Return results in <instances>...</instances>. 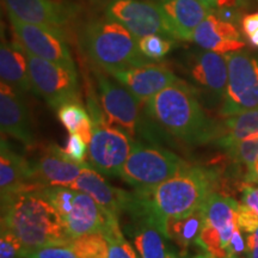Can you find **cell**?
<instances>
[{
    "label": "cell",
    "mask_w": 258,
    "mask_h": 258,
    "mask_svg": "<svg viewBox=\"0 0 258 258\" xmlns=\"http://www.w3.org/2000/svg\"><path fill=\"white\" fill-rule=\"evenodd\" d=\"M192 42L200 48L215 53L225 54L239 51L245 47V42L237 27L231 22H226L213 12L196 28Z\"/></svg>",
    "instance_id": "44dd1931"
},
{
    "label": "cell",
    "mask_w": 258,
    "mask_h": 258,
    "mask_svg": "<svg viewBox=\"0 0 258 258\" xmlns=\"http://www.w3.org/2000/svg\"><path fill=\"white\" fill-rule=\"evenodd\" d=\"M79 42L86 56L109 74L152 63L141 53L138 38L127 28L106 16L84 25Z\"/></svg>",
    "instance_id": "277c9868"
},
{
    "label": "cell",
    "mask_w": 258,
    "mask_h": 258,
    "mask_svg": "<svg viewBox=\"0 0 258 258\" xmlns=\"http://www.w3.org/2000/svg\"><path fill=\"white\" fill-rule=\"evenodd\" d=\"M247 245L246 241L244 240L243 235H241V230L239 227L235 228V231L232 234V238L228 244V252H230L232 258H239L241 254L246 253Z\"/></svg>",
    "instance_id": "8d00e7d4"
},
{
    "label": "cell",
    "mask_w": 258,
    "mask_h": 258,
    "mask_svg": "<svg viewBox=\"0 0 258 258\" xmlns=\"http://www.w3.org/2000/svg\"><path fill=\"white\" fill-rule=\"evenodd\" d=\"M245 258H258V245L253 246L252 249H249L245 253Z\"/></svg>",
    "instance_id": "7bdbcfd3"
},
{
    "label": "cell",
    "mask_w": 258,
    "mask_h": 258,
    "mask_svg": "<svg viewBox=\"0 0 258 258\" xmlns=\"http://www.w3.org/2000/svg\"><path fill=\"white\" fill-rule=\"evenodd\" d=\"M247 38H249V41L251 42V43L253 44L254 47H257V48H258V30H257V31H254L253 34H252V35H250V36L247 37Z\"/></svg>",
    "instance_id": "ee69618b"
},
{
    "label": "cell",
    "mask_w": 258,
    "mask_h": 258,
    "mask_svg": "<svg viewBox=\"0 0 258 258\" xmlns=\"http://www.w3.org/2000/svg\"><path fill=\"white\" fill-rule=\"evenodd\" d=\"M182 258H186V257H182ZM190 258H215V257H213L212 254L205 252L202 254H198V256H194V257H190Z\"/></svg>",
    "instance_id": "f6af8a7d"
},
{
    "label": "cell",
    "mask_w": 258,
    "mask_h": 258,
    "mask_svg": "<svg viewBox=\"0 0 258 258\" xmlns=\"http://www.w3.org/2000/svg\"><path fill=\"white\" fill-rule=\"evenodd\" d=\"M226 151L237 163L249 167L258 158V137H250L238 141L226 148Z\"/></svg>",
    "instance_id": "1f68e13d"
},
{
    "label": "cell",
    "mask_w": 258,
    "mask_h": 258,
    "mask_svg": "<svg viewBox=\"0 0 258 258\" xmlns=\"http://www.w3.org/2000/svg\"><path fill=\"white\" fill-rule=\"evenodd\" d=\"M23 258H78L69 245H53L38 247L34 250H24Z\"/></svg>",
    "instance_id": "836d02e7"
},
{
    "label": "cell",
    "mask_w": 258,
    "mask_h": 258,
    "mask_svg": "<svg viewBox=\"0 0 258 258\" xmlns=\"http://www.w3.org/2000/svg\"><path fill=\"white\" fill-rule=\"evenodd\" d=\"M105 16L127 28L138 40L150 35L173 38L159 3L150 0H110Z\"/></svg>",
    "instance_id": "8fae6325"
},
{
    "label": "cell",
    "mask_w": 258,
    "mask_h": 258,
    "mask_svg": "<svg viewBox=\"0 0 258 258\" xmlns=\"http://www.w3.org/2000/svg\"><path fill=\"white\" fill-rule=\"evenodd\" d=\"M189 78L213 103L225 97L228 82V64L226 56L215 51L196 49L186 56Z\"/></svg>",
    "instance_id": "4fadbf2b"
},
{
    "label": "cell",
    "mask_w": 258,
    "mask_h": 258,
    "mask_svg": "<svg viewBox=\"0 0 258 258\" xmlns=\"http://www.w3.org/2000/svg\"><path fill=\"white\" fill-rule=\"evenodd\" d=\"M239 203L233 199L213 191L203 205L205 225L196 245L215 258H231L228 244L238 227Z\"/></svg>",
    "instance_id": "30bf717a"
},
{
    "label": "cell",
    "mask_w": 258,
    "mask_h": 258,
    "mask_svg": "<svg viewBox=\"0 0 258 258\" xmlns=\"http://www.w3.org/2000/svg\"><path fill=\"white\" fill-rule=\"evenodd\" d=\"M0 188L2 196L25 190L43 189L35 183L31 161L16 152L4 137L0 147Z\"/></svg>",
    "instance_id": "7402d4cb"
},
{
    "label": "cell",
    "mask_w": 258,
    "mask_h": 258,
    "mask_svg": "<svg viewBox=\"0 0 258 258\" xmlns=\"http://www.w3.org/2000/svg\"><path fill=\"white\" fill-rule=\"evenodd\" d=\"M141 53L151 61L164 59L173 48V38L163 35H150L139 40Z\"/></svg>",
    "instance_id": "f1b7e54d"
},
{
    "label": "cell",
    "mask_w": 258,
    "mask_h": 258,
    "mask_svg": "<svg viewBox=\"0 0 258 258\" xmlns=\"http://www.w3.org/2000/svg\"><path fill=\"white\" fill-rule=\"evenodd\" d=\"M250 137H258V109L228 116L217 143L226 150L238 141Z\"/></svg>",
    "instance_id": "484cf974"
},
{
    "label": "cell",
    "mask_w": 258,
    "mask_h": 258,
    "mask_svg": "<svg viewBox=\"0 0 258 258\" xmlns=\"http://www.w3.org/2000/svg\"><path fill=\"white\" fill-rule=\"evenodd\" d=\"M246 180L251 183H258V158L252 165L247 167Z\"/></svg>",
    "instance_id": "60d3db41"
},
{
    "label": "cell",
    "mask_w": 258,
    "mask_h": 258,
    "mask_svg": "<svg viewBox=\"0 0 258 258\" xmlns=\"http://www.w3.org/2000/svg\"><path fill=\"white\" fill-rule=\"evenodd\" d=\"M237 224L241 232L251 234L257 230L258 227V217L252 209L247 207L244 203H239L237 212Z\"/></svg>",
    "instance_id": "d590c367"
},
{
    "label": "cell",
    "mask_w": 258,
    "mask_h": 258,
    "mask_svg": "<svg viewBox=\"0 0 258 258\" xmlns=\"http://www.w3.org/2000/svg\"><path fill=\"white\" fill-rule=\"evenodd\" d=\"M69 246L78 258H108L109 244L102 233H88L73 238Z\"/></svg>",
    "instance_id": "83f0119b"
},
{
    "label": "cell",
    "mask_w": 258,
    "mask_h": 258,
    "mask_svg": "<svg viewBox=\"0 0 258 258\" xmlns=\"http://www.w3.org/2000/svg\"><path fill=\"white\" fill-rule=\"evenodd\" d=\"M241 201L244 205L252 209L258 217V188L251 185H245L241 191Z\"/></svg>",
    "instance_id": "74e56055"
},
{
    "label": "cell",
    "mask_w": 258,
    "mask_h": 258,
    "mask_svg": "<svg viewBox=\"0 0 258 258\" xmlns=\"http://www.w3.org/2000/svg\"><path fill=\"white\" fill-rule=\"evenodd\" d=\"M200 2L205 3V4L211 6V8L214 10L226 8L237 9L238 6L243 4V0H200Z\"/></svg>",
    "instance_id": "ab89813d"
},
{
    "label": "cell",
    "mask_w": 258,
    "mask_h": 258,
    "mask_svg": "<svg viewBox=\"0 0 258 258\" xmlns=\"http://www.w3.org/2000/svg\"><path fill=\"white\" fill-rule=\"evenodd\" d=\"M22 93L9 84H0V125L3 135H10L31 148L35 147L36 140Z\"/></svg>",
    "instance_id": "ac0fdd59"
},
{
    "label": "cell",
    "mask_w": 258,
    "mask_h": 258,
    "mask_svg": "<svg viewBox=\"0 0 258 258\" xmlns=\"http://www.w3.org/2000/svg\"><path fill=\"white\" fill-rule=\"evenodd\" d=\"M86 151H88V144L76 133H70L67 139L66 146L62 148L64 156L70 160L74 161L77 164L85 163Z\"/></svg>",
    "instance_id": "e575fe53"
},
{
    "label": "cell",
    "mask_w": 258,
    "mask_h": 258,
    "mask_svg": "<svg viewBox=\"0 0 258 258\" xmlns=\"http://www.w3.org/2000/svg\"><path fill=\"white\" fill-rule=\"evenodd\" d=\"M24 246L8 228L2 227L0 233V258H23Z\"/></svg>",
    "instance_id": "d6a6232c"
},
{
    "label": "cell",
    "mask_w": 258,
    "mask_h": 258,
    "mask_svg": "<svg viewBox=\"0 0 258 258\" xmlns=\"http://www.w3.org/2000/svg\"><path fill=\"white\" fill-rule=\"evenodd\" d=\"M161 2H164V0H156V3H161Z\"/></svg>",
    "instance_id": "bcb514c9"
},
{
    "label": "cell",
    "mask_w": 258,
    "mask_h": 258,
    "mask_svg": "<svg viewBox=\"0 0 258 258\" xmlns=\"http://www.w3.org/2000/svg\"><path fill=\"white\" fill-rule=\"evenodd\" d=\"M203 225H205L203 206L184 217L169 218L166 220L167 239L172 240L179 249L180 256L185 257L189 247L192 244L198 243Z\"/></svg>",
    "instance_id": "d4e9b609"
},
{
    "label": "cell",
    "mask_w": 258,
    "mask_h": 258,
    "mask_svg": "<svg viewBox=\"0 0 258 258\" xmlns=\"http://www.w3.org/2000/svg\"><path fill=\"white\" fill-rule=\"evenodd\" d=\"M70 188L89 194L106 211L120 218L121 214L131 215L139 205L138 192H129L109 184L91 166L85 167Z\"/></svg>",
    "instance_id": "9a60e30c"
},
{
    "label": "cell",
    "mask_w": 258,
    "mask_h": 258,
    "mask_svg": "<svg viewBox=\"0 0 258 258\" xmlns=\"http://www.w3.org/2000/svg\"><path fill=\"white\" fill-rule=\"evenodd\" d=\"M173 38L191 41L196 28L214 12L200 0H164L159 3Z\"/></svg>",
    "instance_id": "ffe728a7"
},
{
    "label": "cell",
    "mask_w": 258,
    "mask_h": 258,
    "mask_svg": "<svg viewBox=\"0 0 258 258\" xmlns=\"http://www.w3.org/2000/svg\"><path fill=\"white\" fill-rule=\"evenodd\" d=\"M135 249L141 258H179L173 251L167 250L166 240L159 224L148 212L132 218L129 228Z\"/></svg>",
    "instance_id": "603a6c76"
},
{
    "label": "cell",
    "mask_w": 258,
    "mask_h": 258,
    "mask_svg": "<svg viewBox=\"0 0 258 258\" xmlns=\"http://www.w3.org/2000/svg\"><path fill=\"white\" fill-rule=\"evenodd\" d=\"M241 28L245 36L249 37L250 35H252L254 31L258 30V14H251L246 15L241 19Z\"/></svg>",
    "instance_id": "f35d334b"
},
{
    "label": "cell",
    "mask_w": 258,
    "mask_h": 258,
    "mask_svg": "<svg viewBox=\"0 0 258 258\" xmlns=\"http://www.w3.org/2000/svg\"><path fill=\"white\" fill-rule=\"evenodd\" d=\"M0 77L3 83L9 84L18 91L28 92L32 90L27 51L18 41H2Z\"/></svg>",
    "instance_id": "cb8c5ba5"
},
{
    "label": "cell",
    "mask_w": 258,
    "mask_h": 258,
    "mask_svg": "<svg viewBox=\"0 0 258 258\" xmlns=\"http://www.w3.org/2000/svg\"><path fill=\"white\" fill-rule=\"evenodd\" d=\"M42 192L59 212L61 218L64 219L73 207L74 199L78 190L70 186H46L42 189Z\"/></svg>",
    "instance_id": "f546056e"
},
{
    "label": "cell",
    "mask_w": 258,
    "mask_h": 258,
    "mask_svg": "<svg viewBox=\"0 0 258 258\" xmlns=\"http://www.w3.org/2000/svg\"><path fill=\"white\" fill-rule=\"evenodd\" d=\"M32 176L41 188L46 186H71L89 164H77L64 156L62 148L50 144L41 156L31 161Z\"/></svg>",
    "instance_id": "2e32d148"
},
{
    "label": "cell",
    "mask_w": 258,
    "mask_h": 258,
    "mask_svg": "<svg viewBox=\"0 0 258 258\" xmlns=\"http://www.w3.org/2000/svg\"><path fill=\"white\" fill-rule=\"evenodd\" d=\"M25 49V48H24ZM27 51L32 91L54 110L71 102H80L78 74L74 66L41 59Z\"/></svg>",
    "instance_id": "52a82bcc"
},
{
    "label": "cell",
    "mask_w": 258,
    "mask_h": 258,
    "mask_svg": "<svg viewBox=\"0 0 258 258\" xmlns=\"http://www.w3.org/2000/svg\"><path fill=\"white\" fill-rule=\"evenodd\" d=\"M57 118L69 133L78 134L86 144H90L93 123L89 111L85 110L82 103L71 102L60 106L57 110Z\"/></svg>",
    "instance_id": "4316f807"
},
{
    "label": "cell",
    "mask_w": 258,
    "mask_h": 258,
    "mask_svg": "<svg viewBox=\"0 0 258 258\" xmlns=\"http://www.w3.org/2000/svg\"><path fill=\"white\" fill-rule=\"evenodd\" d=\"M8 14L30 24L60 29L73 17L76 10L54 0H3Z\"/></svg>",
    "instance_id": "d6986e66"
},
{
    "label": "cell",
    "mask_w": 258,
    "mask_h": 258,
    "mask_svg": "<svg viewBox=\"0 0 258 258\" xmlns=\"http://www.w3.org/2000/svg\"><path fill=\"white\" fill-rule=\"evenodd\" d=\"M150 120L188 144H206L218 137V128L200 104L196 90L180 82L171 84L145 103Z\"/></svg>",
    "instance_id": "7a4b0ae2"
},
{
    "label": "cell",
    "mask_w": 258,
    "mask_h": 258,
    "mask_svg": "<svg viewBox=\"0 0 258 258\" xmlns=\"http://www.w3.org/2000/svg\"><path fill=\"white\" fill-rule=\"evenodd\" d=\"M93 76L106 122L111 127L124 132L134 141H141L140 138L152 140L140 115V102L124 86L118 85L102 71L93 70Z\"/></svg>",
    "instance_id": "8992f818"
},
{
    "label": "cell",
    "mask_w": 258,
    "mask_h": 258,
    "mask_svg": "<svg viewBox=\"0 0 258 258\" xmlns=\"http://www.w3.org/2000/svg\"><path fill=\"white\" fill-rule=\"evenodd\" d=\"M228 64L227 89L221 106L225 117L258 109V59L245 51L225 54Z\"/></svg>",
    "instance_id": "ba28073f"
},
{
    "label": "cell",
    "mask_w": 258,
    "mask_h": 258,
    "mask_svg": "<svg viewBox=\"0 0 258 258\" xmlns=\"http://www.w3.org/2000/svg\"><path fill=\"white\" fill-rule=\"evenodd\" d=\"M109 244L108 258H141L137 250L128 243L120 230V225H116L103 234Z\"/></svg>",
    "instance_id": "4dcf8cb0"
},
{
    "label": "cell",
    "mask_w": 258,
    "mask_h": 258,
    "mask_svg": "<svg viewBox=\"0 0 258 258\" xmlns=\"http://www.w3.org/2000/svg\"><path fill=\"white\" fill-rule=\"evenodd\" d=\"M215 179L213 171L188 165L156 188L138 192L146 211L156 219L167 238V219L184 217L202 207L213 192Z\"/></svg>",
    "instance_id": "3957f363"
},
{
    "label": "cell",
    "mask_w": 258,
    "mask_h": 258,
    "mask_svg": "<svg viewBox=\"0 0 258 258\" xmlns=\"http://www.w3.org/2000/svg\"><path fill=\"white\" fill-rule=\"evenodd\" d=\"M246 245H247V250L252 249L253 246H256V245H258V227H257V230L253 232V233H251V234L247 235Z\"/></svg>",
    "instance_id": "b9f144b4"
},
{
    "label": "cell",
    "mask_w": 258,
    "mask_h": 258,
    "mask_svg": "<svg viewBox=\"0 0 258 258\" xmlns=\"http://www.w3.org/2000/svg\"><path fill=\"white\" fill-rule=\"evenodd\" d=\"M9 15L17 41L32 55L66 66H74L62 30L30 24Z\"/></svg>",
    "instance_id": "7c38bea8"
},
{
    "label": "cell",
    "mask_w": 258,
    "mask_h": 258,
    "mask_svg": "<svg viewBox=\"0 0 258 258\" xmlns=\"http://www.w3.org/2000/svg\"><path fill=\"white\" fill-rule=\"evenodd\" d=\"M91 120L93 128L89 144L90 166L102 175L120 177L135 141L124 132L111 127L104 114Z\"/></svg>",
    "instance_id": "9c48e42d"
},
{
    "label": "cell",
    "mask_w": 258,
    "mask_h": 258,
    "mask_svg": "<svg viewBox=\"0 0 258 258\" xmlns=\"http://www.w3.org/2000/svg\"><path fill=\"white\" fill-rule=\"evenodd\" d=\"M111 76L144 104L161 90L178 80L172 71L158 63L116 71Z\"/></svg>",
    "instance_id": "e0dca14e"
},
{
    "label": "cell",
    "mask_w": 258,
    "mask_h": 258,
    "mask_svg": "<svg viewBox=\"0 0 258 258\" xmlns=\"http://www.w3.org/2000/svg\"><path fill=\"white\" fill-rule=\"evenodd\" d=\"M70 239L88 233H102L120 225L117 215L106 211L89 194L79 191L74 199L73 207L63 219Z\"/></svg>",
    "instance_id": "5bb4252c"
},
{
    "label": "cell",
    "mask_w": 258,
    "mask_h": 258,
    "mask_svg": "<svg viewBox=\"0 0 258 258\" xmlns=\"http://www.w3.org/2000/svg\"><path fill=\"white\" fill-rule=\"evenodd\" d=\"M2 227L11 231L24 250L69 245L71 241L63 219L42 189L2 196Z\"/></svg>",
    "instance_id": "6da1fadb"
},
{
    "label": "cell",
    "mask_w": 258,
    "mask_h": 258,
    "mask_svg": "<svg viewBox=\"0 0 258 258\" xmlns=\"http://www.w3.org/2000/svg\"><path fill=\"white\" fill-rule=\"evenodd\" d=\"M188 166L182 158L159 146L135 141L120 177L137 191H147Z\"/></svg>",
    "instance_id": "5b68a950"
}]
</instances>
